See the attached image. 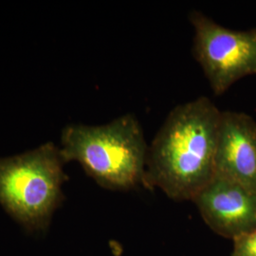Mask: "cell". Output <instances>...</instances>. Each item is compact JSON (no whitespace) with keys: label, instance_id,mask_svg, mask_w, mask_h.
I'll return each instance as SVG.
<instances>
[{"label":"cell","instance_id":"1","mask_svg":"<svg viewBox=\"0 0 256 256\" xmlns=\"http://www.w3.org/2000/svg\"><path fill=\"white\" fill-rule=\"evenodd\" d=\"M220 115L207 97L172 110L148 147L144 186L192 202L214 176Z\"/></svg>","mask_w":256,"mask_h":256},{"label":"cell","instance_id":"2","mask_svg":"<svg viewBox=\"0 0 256 256\" xmlns=\"http://www.w3.org/2000/svg\"><path fill=\"white\" fill-rule=\"evenodd\" d=\"M61 142L64 164L78 162L102 187L130 190L144 185L148 146L135 116L128 114L100 126H68Z\"/></svg>","mask_w":256,"mask_h":256},{"label":"cell","instance_id":"3","mask_svg":"<svg viewBox=\"0 0 256 256\" xmlns=\"http://www.w3.org/2000/svg\"><path fill=\"white\" fill-rule=\"evenodd\" d=\"M60 149L48 142L22 155L0 158V204L30 232L44 230L63 200L68 180Z\"/></svg>","mask_w":256,"mask_h":256},{"label":"cell","instance_id":"4","mask_svg":"<svg viewBox=\"0 0 256 256\" xmlns=\"http://www.w3.org/2000/svg\"><path fill=\"white\" fill-rule=\"evenodd\" d=\"M190 21L194 28L192 52L216 95L256 74V28L232 30L196 10L190 14Z\"/></svg>","mask_w":256,"mask_h":256},{"label":"cell","instance_id":"5","mask_svg":"<svg viewBox=\"0 0 256 256\" xmlns=\"http://www.w3.org/2000/svg\"><path fill=\"white\" fill-rule=\"evenodd\" d=\"M192 202L216 234L234 240L256 230V191L214 174Z\"/></svg>","mask_w":256,"mask_h":256},{"label":"cell","instance_id":"6","mask_svg":"<svg viewBox=\"0 0 256 256\" xmlns=\"http://www.w3.org/2000/svg\"><path fill=\"white\" fill-rule=\"evenodd\" d=\"M214 174L256 191V122L247 114L221 111Z\"/></svg>","mask_w":256,"mask_h":256},{"label":"cell","instance_id":"7","mask_svg":"<svg viewBox=\"0 0 256 256\" xmlns=\"http://www.w3.org/2000/svg\"><path fill=\"white\" fill-rule=\"evenodd\" d=\"M232 256H256V230L234 240Z\"/></svg>","mask_w":256,"mask_h":256}]
</instances>
